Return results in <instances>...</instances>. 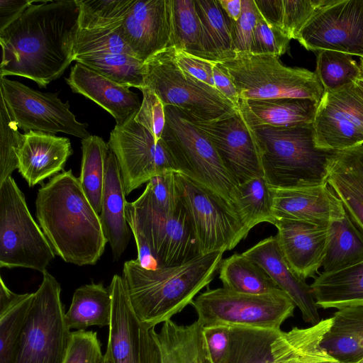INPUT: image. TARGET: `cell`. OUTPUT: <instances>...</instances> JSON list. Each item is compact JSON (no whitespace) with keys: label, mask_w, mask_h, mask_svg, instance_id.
<instances>
[{"label":"cell","mask_w":363,"mask_h":363,"mask_svg":"<svg viewBox=\"0 0 363 363\" xmlns=\"http://www.w3.org/2000/svg\"><path fill=\"white\" fill-rule=\"evenodd\" d=\"M77 0L35 1L2 32L1 77L20 76L45 87L74 60Z\"/></svg>","instance_id":"obj_1"},{"label":"cell","mask_w":363,"mask_h":363,"mask_svg":"<svg viewBox=\"0 0 363 363\" xmlns=\"http://www.w3.org/2000/svg\"><path fill=\"white\" fill-rule=\"evenodd\" d=\"M327 183L363 233V175L337 152Z\"/></svg>","instance_id":"obj_37"},{"label":"cell","mask_w":363,"mask_h":363,"mask_svg":"<svg viewBox=\"0 0 363 363\" xmlns=\"http://www.w3.org/2000/svg\"><path fill=\"white\" fill-rule=\"evenodd\" d=\"M164 113L165 125L161 139L177 172L214 191L235 207L238 184L208 138L180 109L166 106Z\"/></svg>","instance_id":"obj_6"},{"label":"cell","mask_w":363,"mask_h":363,"mask_svg":"<svg viewBox=\"0 0 363 363\" xmlns=\"http://www.w3.org/2000/svg\"><path fill=\"white\" fill-rule=\"evenodd\" d=\"M61 287L47 270L33 298L14 363H63L71 340Z\"/></svg>","instance_id":"obj_9"},{"label":"cell","mask_w":363,"mask_h":363,"mask_svg":"<svg viewBox=\"0 0 363 363\" xmlns=\"http://www.w3.org/2000/svg\"><path fill=\"white\" fill-rule=\"evenodd\" d=\"M176 179L200 255L233 250L247 236L234 206L182 174L177 172Z\"/></svg>","instance_id":"obj_12"},{"label":"cell","mask_w":363,"mask_h":363,"mask_svg":"<svg viewBox=\"0 0 363 363\" xmlns=\"http://www.w3.org/2000/svg\"><path fill=\"white\" fill-rule=\"evenodd\" d=\"M327 363H342V362L334 359V360L328 362Z\"/></svg>","instance_id":"obj_59"},{"label":"cell","mask_w":363,"mask_h":363,"mask_svg":"<svg viewBox=\"0 0 363 363\" xmlns=\"http://www.w3.org/2000/svg\"><path fill=\"white\" fill-rule=\"evenodd\" d=\"M324 334L320 347L334 359L357 363L363 359V306L338 309Z\"/></svg>","instance_id":"obj_28"},{"label":"cell","mask_w":363,"mask_h":363,"mask_svg":"<svg viewBox=\"0 0 363 363\" xmlns=\"http://www.w3.org/2000/svg\"><path fill=\"white\" fill-rule=\"evenodd\" d=\"M259 16L255 0H242V13L232 21L235 52H250L254 30Z\"/></svg>","instance_id":"obj_49"},{"label":"cell","mask_w":363,"mask_h":363,"mask_svg":"<svg viewBox=\"0 0 363 363\" xmlns=\"http://www.w3.org/2000/svg\"><path fill=\"white\" fill-rule=\"evenodd\" d=\"M174 57L181 70L199 81L216 89L213 77V66L215 62L191 55L174 48Z\"/></svg>","instance_id":"obj_50"},{"label":"cell","mask_w":363,"mask_h":363,"mask_svg":"<svg viewBox=\"0 0 363 363\" xmlns=\"http://www.w3.org/2000/svg\"><path fill=\"white\" fill-rule=\"evenodd\" d=\"M104 363H112L111 357H110L109 354L106 352L104 353Z\"/></svg>","instance_id":"obj_57"},{"label":"cell","mask_w":363,"mask_h":363,"mask_svg":"<svg viewBox=\"0 0 363 363\" xmlns=\"http://www.w3.org/2000/svg\"><path fill=\"white\" fill-rule=\"evenodd\" d=\"M218 63L234 83L240 100L291 98L319 103L325 92L315 72L284 66L274 55L238 52Z\"/></svg>","instance_id":"obj_7"},{"label":"cell","mask_w":363,"mask_h":363,"mask_svg":"<svg viewBox=\"0 0 363 363\" xmlns=\"http://www.w3.org/2000/svg\"><path fill=\"white\" fill-rule=\"evenodd\" d=\"M1 95V94H0ZM0 184L18 169V155L23 140L5 99L0 96Z\"/></svg>","instance_id":"obj_45"},{"label":"cell","mask_w":363,"mask_h":363,"mask_svg":"<svg viewBox=\"0 0 363 363\" xmlns=\"http://www.w3.org/2000/svg\"><path fill=\"white\" fill-rule=\"evenodd\" d=\"M337 152L363 175V145Z\"/></svg>","instance_id":"obj_54"},{"label":"cell","mask_w":363,"mask_h":363,"mask_svg":"<svg viewBox=\"0 0 363 363\" xmlns=\"http://www.w3.org/2000/svg\"><path fill=\"white\" fill-rule=\"evenodd\" d=\"M101 346L96 332L73 331L63 363H104Z\"/></svg>","instance_id":"obj_47"},{"label":"cell","mask_w":363,"mask_h":363,"mask_svg":"<svg viewBox=\"0 0 363 363\" xmlns=\"http://www.w3.org/2000/svg\"><path fill=\"white\" fill-rule=\"evenodd\" d=\"M125 218L136 242V260L143 267L182 265L201 255L184 204L174 213H166L154 207L143 193L127 201Z\"/></svg>","instance_id":"obj_5"},{"label":"cell","mask_w":363,"mask_h":363,"mask_svg":"<svg viewBox=\"0 0 363 363\" xmlns=\"http://www.w3.org/2000/svg\"><path fill=\"white\" fill-rule=\"evenodd\" d=\"M161 363H212L203 334V326L196 320L190 325H178L171 319L154 330Z\"/></svg>","instance_id":"obj_29"},{"label":"cell","mask_w":363,"mask_h":363,"mask_svg":"<svg viewBox=\"0 0 363 363\" xmlns=\"http://www.w3.org/2000/svg\"><path fill=\"white\" fill-rule=\"evenodd\" d=\"M33 293L11 291L0 279V363H14Z\"/></svg>","instance_id":"obj_30"},{"label":"cell","mask_w":363,"mask_h":363,"mask_svg":"<svg viewBox=\"0 0 363 363\" xmlns=\"http://www.w3.org/2000/svg\"><path fill=\"white\" fill-rule=\"evenodd\" d=\"M359 65L361 69V77L363 78V57H359Z\"/></svg>","instance_id":"obj_58"},{"label":"cell","mask_w":363,"mask_h":363,"mask_svg":"<svg viewBox=\"0 0 363 363\" xmlns=\"http://www.w3.org/2000/svg\"><path fill=\"white\" fill-rule=\"evenodd\" d=\"M29 0H0V32H2L34 2Z\"/></svg>","instance_id":"obj_52"},{"label":"cell","mask_w":363,"mask_h":363,"mask_svg":"<svg viewBox=\"0 0 363 363\" xmlns=\"http://www.w3.org/2000/svg\"><path fill=\"white\" fill-rule=\"evenodd\" d=\"M296 40L307 50H334L363 57V0H332Z\"/></svg>","instance_id":"obj_16"},{"label":"cell","mask_w":363,"mask_h":363,"mask_svg":"<svg viewBox=\"0 0 363 363\" xmlns=\"http://www.w3.org/2000/svg\"><path fill=\"white\" fill-rule=\"evenodd\" d=\"M329 236L323 272H332L363 261V233L346 212L340 220L328 225Z\"/></svg>","instance_id":"obj_35"},{"label":"cell","mask_w":363,"mask_h":363,"mask_svg":"<svg viewBox=\"0 0 363 363\" xmlns=\"http://www.w3.org/2000/svg\"><path fill=\"white\" fill-rule=\"evenodd\" d=\"M290 40L289 37L268 23L259 13L252 36L250 52L274 55L279 57L288 51Z\"/></svg>","instance_id":"obj_46"},{"label":"cell","mask_w":363,"mask_h":363,"mask_svg":"<svg viewBox=\"0 0 363 363\" xmlns=\"http://www.w3.org/2000/svg\"><path fill=\"white\" fill-rule=\"evenodd\" d=\"M82 157L79 177L82 189L97 213L101 211L105 164L109 147L97 135L82 140Z\"/></svg>","instance_id":"obj_38"},{"label":"cell","mask_w":363,"mask_h":363,"mask_svg":"<svg viewBox=\"0 0 363 363\" xmlns=\"http://www.w3.org/2000/svg\"><path fill=\"white\" fill-rule=\"evenodd\" d=\"M140 91L143 101L134 120L158 141L161 139L165 125L164 106L157 95L149 88L143 86Z\"/></svg>","instance_id":"obj_48"},{"label":"cell","mask_w":363,"mask_h":363,"mask_svg":"<svg viewBox=\"0 0 363 363\" xmlns=\"http://www.w3.org/2000/svg\"><path fill=\"white\" fill-rule=\"evenodd\" d=\"M318 103L303 99L240 100L239 111L252 127L313 124Z\"/></svg>","instance_id":"obj_26"},{"label":"cell","mask_w":363,"mask_h":363,"mask_svg":"<svg viewBox=\"0 0 363 363\" xmlns=\"http://www.w3.org/2000/svg\"><path fill=\"white\" fill-rule=\"evenodd\" d=\"M112 299L108 288L103 283H91L77 288L73 294L65 319L67 327L86 330L89 326H109Z\"/></svg>","instance_id":"obj_31"},{"label":"cell","mask_w":363,"mask_h":363,"mask_svg":"<svg viewBox=\"0 0 363 363\" xmlns=\"http://www.w3.org/2000/svg\"><path fill=\"white\" fill-rule=\"evenodd\" d=\"M35 208L39 225L55 255L78 266L98 262L108 242L99 214L71 169L42 185Z\"/></svg>","instance_id":"obj_2"},{"label":"cell","mask_w":363,"mask_h":363,"mask_svg":"<svg viewBox=\"0 0 363 363\" xmlns=\"http://www.w3.org/2000/svg\"><path fill=\"white\" fill-rule=\"evenodd\" d=\"M270 190L275 220L286 218L328 226L331 222L342 219L346 213L328 183L290 189L270 186Z\"/></svg>","instance_id":"obj_21"},{"label":"cell","mask_w":363,"mask_h":363,"mask_svg":"<svg viewBox=\"0 0 363 363\" xmlns=\"http://www.w3.org/2000/svg\"><path fill=\"white\" fill-rule=\"evenodd\" d=\"M285 260L303 280L315 277L323 266L329 236L328 226L301 220L279 218L273 224Z\"/></svg>","instance_id":"obj_20"},{"label":"cell","mask_w":363,"mask_h":363,"mask_svg":"<svg viewBox=\"0 0 363 363\" xmlns=\"http://www.w3.org/2000/svg\"><path fill=\"white\" fill-rule=\"evenodd\" d=\"M225 13L233 22L240 18L242 9V0H218Z\"/></svg>","instance_id":"obj_55"},{"label":"cell","mask_w":363,"mask_h":363,"mask_svg":"<svg viewBox=\"0 0 363 363\" xmlns=\"http://www.w3.org/2000/svg\"><path fill=\"white\" fill-rule=\"evenodd\" d=\"M66 82L73 92L86 96L107 111L116 125L125 123L140 108L138 94L129 86L119 84L81 63L77 62L72 67Z\"/></svg>","instance_id":"obj_23"},{"label":"cell","mask_w":363,"mask_h":363,"mask_svg":"<svg viewBox=\"0 0 363 363\" xmlns=\"http://www.w3.org/2000/svg\"><path fill=\"white\" fill-rule=\"evenodd\" d=\"M134 0H77L79 28L104 29L119 26Z\"/></svg>","instance_id":"obj_43"},{"label":"cell","mask_w":363,"mask_h":363,"mask_svg":"<svg viewBox=\"0 0 363 363\" xmlns=\"http://www.w3.org/2000/svg\"><path fill=\"white\" fill-rule=\"evenodd\" d=\"M55 252L12 177L0 184V267L41 272Z\"/></svg>","instance_id":"obj_11"},{"label":"cell","mask_w":363,"mask_h":363,"mask_svg":"<svg viewBox=\"0 0 363 363\" xmlns=\"http://www.w3.org/2000/svg\"><path fill=\"white\" fill-rule=\"evenodd\" d=\"M310 286L318 308L363 306V261L335 271H323Z\"/></svg>","instance_id":"obj_27"},{"label":"cell","mask_w":363,"mask_h":363,"mask_svg":"<svg viewBox=\"0 0 363 363\" xmlns=\"http://www.w3.org/2000/svg\"><path fill=\"white\" fill-rule=\"evenodd\" d=\"M119 29L134 56L143 62L173 47L172 0H134Z\"/></svg>","instance_id":"obj_19"},{"label":"cell","mask_w":363,"mask_h":363,"mask_svg":"<svg viewBox=\"0 0 363 363\" xmlns=\"http://www.w3.org/2000/svg\"><path fill=\"white\" fill-rule=\"evenodd\" d=\"M201 22L207 60L222 62L235 55L232 21L218 0H194Z\"/></svg>","instance_id":"obj_32"},{"label":"cell","mask_w":363,"mask_h":363,"mask_svg":"<svg viewBox=\"0 0 363 363\" xmlns=\"http://www.w3.org/2000/svg\"><path fill=\"white\" fill-rule=\"evenodd\" d=\"M230 325H212L203 327L206 348L212 363H223L230 348Z\"/></svg>","instance_id":"obj_51"},{"label":"cell","mask_w":363,"mask_h":363,"mask_svg":"<svg viewBox=\"0 0 363 363\" xmlns=\"http://www.w3.org/2000/svg\"><path fill=\"white\" fill-rule=\"evenodd\" d=\"M135 115L116 125L107 143L116 157L126 195L157 175L178 172L163 140L157 141L135 122Z\"/></svg>","instance_id":"obj_13"},{"label":"cell","mask_w":363,"mask_h":363,"mask_svg":"<svg viewBox=\"0 0 363 363\" xmlns=\"http://www.w3.org/2000/svg\"><path fill=\"white\" fill-rule=\"evenodd\" d=\"M218 272L223 287L233 291L260 295L280 289L259 263L242 253L222 259Z\"/></svg>","instance_id":"obj_34"},{"label":"cell","mask_w":363,"mask_h":363,"mask_svg":"<svg viewBox=\"0 0 363 363\" xmlns=\"http://www.w3.org/2000/svg\"><path fill=\"white\" fill-rule=\"evenodd\" d=\"M189 118L211 140L238 185L264 177L257 135L240 111L212 121Z\"/></svg>","instance_id":"obj_18"},{"label":"cell","mask_w":363,"mask_h":363,"mask_svg":"<svg viewBox=\"0 0 363 363\" xmlns=\"http://www.w3.org/2000/svg\"><path fill=\"white\" fill-rule=\"evenodd\" d=\"M213 77L216 89L239 109L240 97L230 77L218 62L213 66Z\"/></svg>","instance_id":"obj_53"},{"label":"cell","mask_w":363,"mask_h":363,"mask_svg":"<svg viewBox=\"0 0 363 363\" xmlns=\"http://www.w3.org/2000/svg\"><path fill=\"white\" fill-rule=\"evenodd\" d=\"M143 79L144 86L153 91L164 106H174L192 118L212 121L239 111L217 89L181 70L174 60V47L144 62Z\"/></svg>","instance_id":"obj_8"},{"label":"cell","mask_w":363,"mask_h":363,"mask_svg":"<svg viewBox=\"0 0 363 363\" xmlns=\"http://www.w3.org/2000/svg\"><path fill=\"white\" fill-rule=\"evenodd\" d=\"M224 252L201 255L192 260L155 269L136 259L124 263L122 277L133 308L149 328L181 312L213 281Z\"/></svg>","instance_id":"obj_3"},{"label":"cell","mask_w":363,"mask_h":363,"mask_svg":"<svg viewBox=\"0 0 363 363\" xmlns=\"http://www.w3.org/2000/svg\"><path fill=\"white\" fill-rule=\"evenodd\" d=\"M272 206L270 186L264 177L238 185L235 208L249 230L263 222L274 224Z\"/></svg>","instance_id":"obj_41"},{"label":"cell","mask_w":363,"mask_h":363,"mask_svg":"<svg viewBox=\"0 0 363 363\" xmlns=\"http://www.w3.org/2000/svg\"><path fill=\"white\" fill-rule=\"evenodd\" d=\"M318 148L342 151L363 145V98L354 83L325 91L313 123Z\"/></svg>","instance_id":"obj_17"},{"label":"cell","mask_w":363,"mask_h":363,"mask_svg":"<svg viewBox=\"0 0 363 363\" xmlns=\"http://www.w3.org/2000/svg\"><path fill=\"white\" fill-rule=\"evenodd\" d=\"M173 47L206 60L203 33L194 0H172Z\"/></svg>","instance_id":"obj_40"},{"label":"cell","mask_w":363,"mask_h":363,"mask_svg":"<svg viewBox=\"0 0 363 363\" xmlns=\"http://www.w3.org/2000/svg\"><path fill=\"white\" fill-rule=\"evenodd\" d=\"M332 0H255L263 18L291 40Z\"/></svg>","instance_id":"obj_33"},{"label":"cell","mask_w":363,"mask_h":363,"mask_svg":"<svg viewBox=\"0 0 363 363\" xmlns=\"http://www.w3.org/2000/svg\"><path fill=\"white\" fill-rule=\"evenodd\" d=\"M315 72L324 91L340 89L361 78L359 65L352 55L334 50L318 52Z\"/></svg>","instance_id":"obj_42"},{"label":"cell","mask_w":363,"mask_h":363,"mask_svg":"<svg viewBox=\"0 0 363 363\" xmlns=\"http://www.w3.org/2000/svg\"><path fill=\"white\" fill-rule=\"evenodd\" d=\"M357 363H363V359Z\"/></svg>","instance_id":"obj_60"},{"label":"cell","mask_w":363,"mask_h":363,"mask_svg":"<svg viewBox=\"0 0 363 363\" xmlns=\"http://www.w3.org/2000/svg\"><path fill=\"white\" fill-rule=\"evenodd\" d=\"M0 94L19 128L50 134L63 133L85 139L91 135L87 123H81L57 93L40 92L6 77L0 78Z\"/></svg>","instance_id":"obj_14"},{"label":"cell","mask_w":363,"mask_h":363,"mask_svg":"<svg viewBox=\"0 0 363 363\" xmlns=\"http://www.w3.org/2000/svg\"><path fill=\"white\" fill-rule=\"evenodd\" d=\"M73 150L69 138L30 130L23 134L18 170L30 187L64 169Z\"/></svg>","instance_id":"obj_24"},{"label":"cell","mask_w":363,"mask_h":363,"mask_svg":"<svg viewBox=\"0 0 363 363\" xmlns=\"http://www.w3.org/2000/svg\"><path fill=\"white\" fill-rule=\"evenodd\" d=\"M74 61L91 68L111 80L141 90L144 86L142 60L125 54L103 53L76 57Z\"/></svg>","instance_id":"obj_39"},{"label":"cell","mask_w":363,"mask_h":363,"mask_svg":"<svg viewBox=\"0 0 363 363\" xmlns=\"http://www.w3.org/2000/svg\"><path fill=\"white\" fill-rule=\"evenodd\" d=\"M230 342L223 363H277L272 344L280 330L230 325Z\"/></svg>","instance_id":"obj_36"},{"label":"cell","mask_w":363,"mask_h":363,"mask_svg":"<svg viewBox=\"0 0 363 363\" xmlns=\"http://www.w3.org/2000/svg\"><path fill=\"white\" fill-rule=\"evenodd\" d=\"M242 254L267 271L277 286L298 308L305 322L313 325L320 320L311 286L291 269L283 257L276 235L262 240Z\"/></svg>","instance_id":"obj_22"},{"label":"cell","mask_w":363,"mask_h":363,"mask_svg":"<svg viewBox=\"0 0 363 363\" xmlns=\"http://www.w3.org/2000/svg\"><path fill=\"white\" fill-rule=\"evenodd\" d=\"M252 128L264 177L270 186L290 189L327 184L337 152L315 146L313 124Z\"/></svg>","instance_id":"obj_4"},{"label":"cell","mask_w":363,"mask_h":363,"mask_svg":"<svg viewBox=\"0 0 363 363\" xmlns=\"http://www.w3.org/2000/svg\"><path fill=\"white\" fill-rule=\"evenodd\" d=\"M108 288L112 314L106 352L112 363H161L155 328H149L137 316L122 276L113 275Z\"/></svg>","instance_id":"obj_15"},{"label":"cell","mask_w":363,"mask_h":363,"mask_svg":"<svg viewBox=\"0 0 363 363\" xmlns=\"http://www.w3.org/2000/svg\"><path fill=\"white\" fill-rule=\"evenodd\" d=\"M354 88L357 93L363 98V78L361 77L354 83Z\"/></svg>","instance_id":"obj_56"},{"label":"cell","mask_w":363,"mask_h":363,"mask_svg":"<svg viewBox=\"0 0 363 363\" xmlns=\"http://www.w3.org/2000/svg\"><path fill=\"white\" fill-rule=\"evenodd\" d=\"M125 191L120 167L113 152H108L99 214L104 233L112 251L113 261L120 259L130 240L125 218Z\"/></svg>","instance_id":"obj_25"},{"label":"cell","mask_w":363,"mask_h":363,"mask_svg":"<svg viewBox=\"0 0 363 363\" xmlns=\"http://www.w3.org/2000/svg\"><path fill=\"white\" fill-rule=\"evenodd\" d=\"M120 26L104 29L78 28L74 46V59L103 53L125 54L135 57L121 33Z\"/></svg>","instance_id":"obj_44"},{"label":"cell","mask_w":363,"mask_h":363,"mask_svg":"<svg viewBox=\"0 0 363 363\" xmlns=\"http://www.w3.org/2000/svg\"><path fill=\"white\" fill-rule=\"evenodd\" d=\"M203 326L238 325L281 330V325L294 315L296 306L282 290L252 295L224 287L208 288L190 303Z\"/></svg>","instance_id":"obj_10"}]
</instances>
